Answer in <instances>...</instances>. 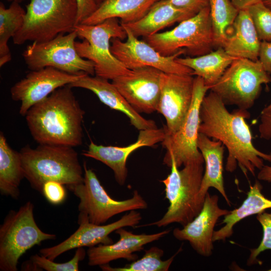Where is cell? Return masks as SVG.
I'll return each mask as SVG.
<instances>
[{
	"label": "cell",
	"mask_w": 271,
	"mask_h": 271,
	"mask_svg": "<svg viewBox=\"0 0 271 271\" xmlns=\"http://www.w3.org/2000/svg\"><path fill=\"white\" fill-rule=\"evenodd\" d=\"M247 110L237 108L229 112L221 98L210 90L206 94L200 109L199 131L213 140L220 141L228 151L225 170L232 173L237 166L247 176H255L264 161L271 162V154L262 152L253 145L252 136L245 119Z\"/></svg>",
	"instance_id": "obj_1"
},
{
	"label": "cell",
	"mask_w": 271,
	"mask_h": 271,
	"mask_svg": "<svg viewBox=\"0 0 271 271\" xmlns=\"http://www.w3.org/2000/svg\"><path fill=\"white\" fill-rule=\"evenodd\" d=\"M85 114L69 85L33 105L25 116L30 133L39 145L75 147L82 143Z\"/></svg>",
	"instance_id": "obj_2"
},
{
	"label": "cell",
	"mask_w": 271,
	"mask_h": 271,
	"mask_svg": "<svg viewBox=\"0 0 271 271\" xmlns=\"http://www.w3.org/2000/svg\"><path fill=\"white\" fill-rule=\"evenodd\" d=\"M74 147L39 145L22 148L21 154L25 178L32 187L42 192L44 184L58 182L67 187L83 182L82 167Z\"/></svg>",
	"instance_id": "obj_3"
},
{
	"label": "cell",
	"mask_w": 271,
	"mask_h": 271,
	"mask_svg": "<svg viewBox=\"0 0 271 271\" xmlns=\"http://www.w3.org/2000/svg\"><path fill=\"white\" fill-rule=\"evenodd\" d=\"M204 164L190 163L179 170L172 159L170 174L161 181L165 186V197L169 202L167 211L160 220L141 226L161 227L174 223L184 226L191 222L201 211L205 200L199 195Z\"/></svg>",
	"instance_id": "obj_4"
},
{
	"label": "cell",
	"mask_w": 271,
	"mask_h": 271,
	"mask_svg": "<svg viewBox=\"0 0 271 271\" xmlns=\"http://www.w3.org/2000/svg\"><path fill=\"white\" fill-rule=\"evenodd\" d=\"M23 26L13 38L15 44L44 42L74 30L77 0H30Z\"/></svg>",
	"instance_id": "obj_5"
},
{
	"label": "cell",
	"mask_w": 271,
	"mask_h": 271,
	"mask_svg": "<svg viewBox=\"0 0 271 271\" xmlns=\"http://www.w3.org/2000/svg\"><path fill=\"white\" fill-rule=\"evenodd\" d=\"M74 30L83 40L75 42L76 51L80 57L94 63L95 76L112 80L130 71L110 50L112 38L123 40L127 36L118 19L110 18L94 25L79 24Z\"/></svg>",
	"instance_id": "obj_6"
},
{
	"label": "cell",
	"mask_w": 271,
	"mask_h": 271,
	"mask_svg": "<svg viewBox=\"0 0 271 271\" xmlns=\"http://www.w3.org/2000/svg\"><path fill=\"white\" fill-rule=\"evenodd\" d=\"M33 204L28 201L18 211L11 210L0 227V270L17 271L20 258L28 250L56 235L43 231L34 216Z\"/></svg>",
	"instance_id": "obj_7"
},
{
	"label": "cell",
	"mask_w": 271,
	"mask_h": 271,
	"mask_svg": "<svg viewBox=\"0 0 271 271\" xmlns=\"http://www.w3.org/2000/svg\"><path fill=\"white\" fill-rule=\"evenodd\" d=\"M83 170V182L68 187L80 200L78 223L88 221L101 225L117 214L148 208L147 202L137 190L129 199L121 201L112 199L85 163Z\"/></svg>",
	"instance_id": "obj_8"
},
{
	"label": "cell",
	"mask_w": 271,
	"mask_h": 271,
	"mask_svg": "<svg viewBox=\"0 0 271 271\" xmlns=\"http://www.w3.org/2000/svg\"><path fill=\"white\" fill-rule=\"evenodd\" d=\"M271 83V76L258 60L236 58L218 81L210 87L225 105L247 110L252 107L263 84Z\"/></svg>",
	"instance_id": "obj_9"
},
{
	"label": "cell",
	"mask_w": 271,
	"mask_h": 271,
	"mask_svg": "<svg viewBox=\"0 0 271 271\" xmlns=\"http://www.w3.org/2000/svg\"><path fill=\"white\" fill-rule=\"evenodd\" d=\"M145 38L147 43L165 56L182 50L192 57L208 53L214 47L209 6L173 29Z\"/></svg>",
	"instance_id": "obj_10"
},
{
	"label": "cell",
	"mask_w": 271,
	"mask_h": 271,
	"mask_svg": "<svg viewBox=\"0 0 271 271\" xmlns=\"http://www.w3.org/2000/svg\"><path fill=\"white\" fill-rule=\"evenodd\" d=\"M76 31L61 34L48 41L33 42L22 54L28 68L36 70L51 67L72 74L95 75L94 63L80 57L75 46Z\"/></svg>",
	"instance_id": "obj_11"
},
{
	"label": "cell",
	"mask_w": 271,
	"mask_h": 271,
	"mask_svg": "<svg viewBox=\"0 0 271 271\" xmlns=\"http://www.w3.org/2000/svg\"><path fill=\"white\" fill-rule=\"evenodd\" d=\"M208 90L209 87L205 85L202 78L199 76L194 78L192 101L186 117L177 131L170 134L166 133L165 138L162 142L167 150L163 163L168 167L172 159L178 168L194 162L204 163L197 147V140L200 124V106Z\"/></svg>",
	"instance_id": "obj_12"
},
{
	"label": "cell",
	"mask_w": 271,
	"mask_h": 271,
	"mask_svg": "<svg viewBox=\"0 0 271 271\" xmlns=\"http://www.w3.org/2000/svg\"><path fill=\"white\" fill-rule=\"evenodd\" d=\"M122 26L127 35L126 40L124 42L118 38H112L110 50L126 68L133 70L152 67L165 73L193 75L192 69L176 61L177 58L185 54L183 50L171 56L162 55L146 41L139 40L128 28Z\"/></svg>",
	"instance_id": "obj_13"
},
{
	"label": "cell",
	"mask_w": 271,
	"mask_h": 271,
	"mask_svg": "<svg viewBox=\"0 0 271 271\" xmlns=\"http://www.w3.org/2000/svg\"><path fill=\"white\" fill-rule=\"evenodd\" d=\"M163 72L152 67L133 70L112 80L128 103L138 112L157 111Z\"/></svg>",
	"instance_id": "obj_14"
},
{
	"label": "cell",
	"mask_w": 271,
	"mask_h": 271,
	"mask_svg": "<svg viewBox=\"0 0 271 271\" xmlns=\"http://www.w3.org/2000/svg\"><path fill=\"white\" fill-rule=\"evenodd\" d=\"M85 73L72 74L51 67L32 70L12 87L11 97L21 102L19 113L25 116L33 105L56 89L77 81Z\"/></svg>",
	"instance_id": "obj_15"
},
{
	"label": "cell",
	"mask_w": 271,
	"mask_h": 271,
	"mask_svg": "<svg viewBox=\"0 0 271 271\" xmlns=\"http://www.w3.org/2000/svg\"><path fill=\"white\" fill-rule=\"evenodd\" d=\"M194 78L192 75L163 73L157 111L165 117L166 133L178 130L190 108Z\"/></svg>",
	"instance_id": "obj_16"
},
{
	"label": "cell",
	"mask_w": 271,
	"mask_h": 271,
	"mask_svg": "<svg viewBox=\"0 0 271 271\" xmlns=\"http://www.w3.org/2000/svg\"><path fill=\"white\" fill-rule=\"evenodd\" d=\"M142 217L136 210L130 211L118 220L107 225H98L88 221L78 223L77 230L61 243L40 250L41 255L54 260L61 254L74 248L93 247L99 244L108 245L113 243L109 235L121 227H136Z\"/></svg>",
	"instance_id": "obj_17"
},
{
	"label": "cell",
	"mask_w": 271,
	"mask_h": 271,
	"mask_svg": "<svg viewBox=\"0 0 271 271\" xmlns=\"http://www.w3.org/2000/svg\"><path fill=\"white\" fill-rule=\"evenodd\" d=\"M218 200L217 195H211L208 192L200 213L182 228H175L173 231L176 239L188 241L198 254L204 257L212 254V238L218 219L229 212L219 207Z\"/></svg>",
	"instance_id": "obj_18"
},
{
	"label": "cell",
	"mask_w": 271,
	"mask_h": 271,
	"mask_svg": "<svg viewBox=\"0 0 271 271\" xmlns=\"http://www.w3.org/2000/svg\"><path fill=\"white\" fill-rule=\"evenodd\" d=\"M166 137L164 128H151L140 130L137 141L126 147L97 145L91 141L88 150L82 154L99 161L113 172L116 181L123 185L127 176L126 161L135 150L143 147H152L162 142Z\"/></svg>",
	"instance_id": "obj_19"
},
{
	"label": "cell",
	"mask_w": 271,
	"mask_h": 271,
	"mask_svg": "<svg viewBox=\"0 0 271 271\" xmlns=\"http://www.w3.org/2000/svg\"><path fill=\"white\" fill-rule=\"evenodd\" d=\"M170 231V229H167L150 234H136L123 227L119 228L114 231L119 236L116 242L108 245L99 244L89 248L87 251L88 265L100 266L119 258L134 261L138 259L134 252L142 250L146 244L159 240Z\"/></svg>",
	"instance_id": "obj_20"
},
{
	"label": "cell",
	"mask_w": 271,
	"mask_h": 271,
	"mask_svg": "<svg viewBox=\"0 0 271 271\" xmlns=\"http://www.w3.org/2000/svg\"><path fill=\"white\" fill-rule=\"evenodd\" d=\"M69 85L72 88H82L92 91L103 103L124 113L130 123L139 130L157 128L153 120L142 116L107 79L85 73L78 80Z\"/></svg>",
	"instance_id": "obj_21"
},
{
	"label": "cell",
	"mask_w": 271,
	"mask_h": 271,
	"mask_svg": "<svg viewBox=\"0 0 271 271\" xmlns=\"http://www.w3.org/2000/svg\"><path fill=\"white\" fill-rule=\"evenodd\" d=\"M197 147L203 156L205 164L199 191L200 196L205 199L209 189L213 187L220 193L230 206L223 177L224 145L219 141L211 140L204 134L199 133Z\"/></svg>",
	"instance_id": "obj_22"
},
{
	"label": "cell",
	"mask_w": 271,
	"mask_h": 271,
	"mask_svg": "<svg viewBox=\"0 0 271 271\" xmlns=\"http://www.w3.org/2000/svg\"><path fill=\"white\" fill-rule=\"evenodd\" d=\"M260 43L248 11L239 10L223 47L224 50L235 58L257 61Z\"/></svg>",
	"instance_id": "obj_23"
},
{
	"label": "cell",
	"mask_w": 271,
	"mask_h": 271,
	"mask_svg": "<svg viewBox=\"0 0 271 271\" xmlns=\"http://www.w3.org/2000/svg\"><path fill=\"white\" fill-rule=\"evenodd\" d=\"M188 19L186 13L173 6L168 0H159L138 21L120 24L136 37L151 36L175 23Z\"/></svg>",
	"instance_id": "obj_24"
},
{
	"label": "cell",
	"mask_w": 271,
	"mask_h": 271,
	"mask_svg": "<svg viewBox=\"0 0 271 271\" xmlns=\"http://www.w3.org/2000/svg\"><path fill=\"white\" fill-rule=\"evenodd\" d=\"M159 0H104L81 24L94 25L110 18H119L120 23L136 22L143 17Z\"/></svg>",
	"instance_id": "obj_25"
},
{
	"label": "cell",
	"mask_w": 271,
	"mask_h": 271,
	"mask_svg": "<svg viewBox=\"0 0 271 271\" xmlns=\"http://www.w3.org/2000/svg\"><path fill=\"white\" fill-rule=\"evenodd\" d=\"M262 186L258 179L253 185H249L247 197L238 208L229 211L225 215L221 224L224 226L214 230L213 242L225 241L233 233V227L238 222L248 216L257 215L268 209H271V199L267 198L262 193Z\"/></svg>",
	"instance_id": "obj_26"
},
{
	"label": "cell",
	"mask_w": 271,
	"mask_h": 271,
	"mask_svg": "<svg viewBox=\"0 0 271 271\" xmlns=\"http://www.w3.org/2000/svg\"><path fill=\"white\" fill-rule=\"evenodd\" d=\"M236 58L227 53L223 47H218L214 51L197 57L176 58L179 63L193 71L192 75L203 79L210 87L215 84L226 69Z\"/></svg>",
	"instance_id": "obj_27"
},
{
	"label": "cell",
	"mask_w": 271,
	"mask_h": 271,
	"mask_svg": "<svg viewBox=\"0 0 271 271\" xmlns=\"http://www.w3.org/2000/svg\"><path fill=\"white\" fill-rule=\"evenodd\" d=\"M25 178L20 152L11 148L7 139L0 134V191L2 195L18 199L19 186Z\"/></svg>",
	"instance_id": "obj_28"
},
{
	"label": "cell",
	"mask_w": 271,
	"mask_h": 271,
	"mask_svg": "<svg viewBox=\"0 0 271 271\" xmlns=\"http://www.w3.org/2000/svg\"><path fill=\"white\" fill-rule=\"evenodd\" d=\"M26 11L19 3L12 2L6 8L0 3V66L11 60L12 56L8 45L23 25Z\"/></svg>",
	"instance_id": "obj_29"
},
{
	"label": "cell",
	"mask_w": 271,
	"mask_h": 271,
	"mask_svg": "<svg viewBox=\"0 0 271 271\" xmlns=\"http://www.w3.org/2000/svg\"><path fill=\"white\" fill-rule=\"evenodd\" d=\"M214 47H223L239 10L231 0H209Z\"/></svg>",
	"instance_id": "obj_30"
},
{
	"label": "cell",
	"mask_w": 271,
	"mask_h": 271,
	"mask_svg": "<svg viewBox=\"0 0 271 271\" xmlns=\"http://www.w3.org/2000/svg\"><path fill=\"white\" fill-rule=\"evenodd\" d=\"M181 247L176 253L167 260L161 259L164 250L153 246L145 251L140 259L131 261L123 267H113L108 264L100 266L103 271H168L177 254L181 250Z\"/></svg>",
	"instance_id": "obj_31"
},
{
	"label": "cell",
	"mask_w": 271,
	"mask_h": 271,
	"mask_svg": "<svg viewBox=\"0 0 271 271\" xmlns=\"http://www.w3.org/2000/svg\"><path fill=\"white\" fill-rule=\"evenodd\" d=\"M261 41H271V9L262 1L246 9Z\"/></svg>",
	"instance_id": "obj_32"
},
{
	"label": "cell",
	"mask_w": 271,
	"mask_h": 271,
	"mask_svg": "<svg viewBox=\"0 0 271 271\" xmlns=\"http://www.w3.org/2000/svg\"><path fill=\"white\" fill-rule=\"evenodd\" d=\"M85 255V250L83 247H78L73 258L66 262L57 263L43 255L38 254L32 256L31 261L38 270L42 269L47 271H78L79 262L84 259Z\"/></svg>",
	"instance_id": "obj_33"
},
{
	"label": "cell",
	"mask_w": 271,
	"mask_h": 271,
	"mask_svg": "<svg viewBox=\"0 0 271 271\" xmlns=\"http://www.w3.org/2000/svg\"><path fill=\"white\" fill-rule=\"evenodd\" d=\"M256 218L262 227V237L258 246L250 249L247 265L260 264L258 256L264 251L271 250V211L267 212L264 211L256 215Z\"/></svg>",
	"instance_id": "obj_34"
},
{
	"label": "cell",
	"mask_w": 271,
	"mask_h": 271,
	"mask_svg": "<svg viewBox=\"0 0 271 271\" xmlns=\"http://www.w3.org/2000/svg\"><path fill=\"white\" fill-rule=\"evenodd\" d=\"M63 185L57 181H48L43 185L42 194L50 203L59 204L66 198V193Z\"/></svg>",
	"instance_id": "obj_35"
},
{
	"label": "cell",
	"mask_w": 271,
	"mask_h": 271,
	"mask_svg": "<svg viewBox=\"0 0 271 271\" xmlns=\"http://www.w3.org/2000/svg\"><path fill=\"white\" fill-rule=\"evenodd\" d=\"M175 7L185 12L188 18L209 6V0H168Z\"/></svg>",
	"instance_id": "obj_36"
},
{
	"label": "cell",
	"mask_w": 271,
	"mask_h": 271,
	"mask_svg": "<svg viewBox=\"0 0 271 271\" xmlns=\"http://www.w3.org/2000/svg\"><path fill=\"white\" fill-rule=\"evenodd\" d=\"M78 13L76 25L81 24L90 16L97 8L98 6L93 0H77Z\"/></svg>",
	"instance_id": "obj_37"
},
{
	"label": "cell",
	"mask_w": 271,
	"mask_h": 271,
	"mask_svg": "<svg viewBox=\"0 0 271 271\" xmlns=\"http://www.w3.org/2000/svg\"><path fill=\"white\" fill-rule=\"evenodd\" d=\"M258 60L264 70L269 74H271V41L261 42Z\"/></svg>",
	"instance_id": "obj_38"
},
{
	"label": "cell",
	"mask_w": 271,
	"mask_h": 271,
	"mask_svg": "<svg viewBox=\"0 0 271 271\" xmlns=\"http://www.w3.org/2000/svg\"><path fill=\"white\" fill-rule=\"evenodd\" d=\"M258 132L260 138L271 139V113H260Z\"/></svg>",
	"instance_id": "obj_39"
},
{
	"label": "cell",
	"mask_w": 271,
	"mask_h": 271,
	"mask_svg": "<svg viewBox=\"0 0 271 271\" xmlns=\"http://www.w3.org/2000/svg\"><path fill=\"white\" fill-rule=\"evenodd\" d=\"M257 178L259 181L271 183V166L264 165L259 170Z\"/></svg>",
	"instance_id": "obj_40"
},
{
	"label": "cell",
	"mask_w": 271,
	"mask_h": 271,
	"mask_svg": "<svg viewBox=\"0 0 271 271\" xmlns=\"http://www.w3.org/2000/svg\"><path fill=\"white\" fill-rule=\"evenodd\" d=\"M234 6L239 10L246 9L249 6L262 0H231Z\"/></svg>",
	"instance_id": "obj_41"
},
{
	"label": "cell",
	"mask_w": 271,
	"mask_h": 271,
	"mask_svg": "<svg viewBox=\"0 0 271 271\" xmlns=\"http://www.w3.org/2000/svg\"><path fill=\"white\" fill-rule=\"evenodd\" d=\"M261 113H271V103L265 106L261 111Z\"/></svg>",
	"instance_id": "obj_42"
},
{
	"label": "cell",
	"mask_w": 271,
	"mask_h": 271,
	"mask_svg": "<svg viewBox=\"0 0 271 271\" xmlns=\"http://www.w3.org/2000/svg\"><path fill=\"white\" fill-rule=\"evenodd\" d=\"M262 2L264 5L271 9V0H262Z\"/></svg>",
	"instance_id": "obj_43"
},
{
	"label": "cell",
	"mask_w": 271,
	"mask_h": 271,
	"mask_svg": "<svg viewBox=\"0 0 271 271\" xmlns=\"http://www.w3.org/2000/svg\"><path fill=\"white\" fill-rule=\"evenodd\" d=\"M93 2L99 6L104 0H93Z\"/></svg>",
	"instance_id": "obj_44"
},
{
	"label": "cell",
	"mask_w": 271,
	"mask_h": 271,
	"mask_svg": "<svg viewBox=\"0 0 271 271\" xmlns=\"http://www.w3.org/2000/svg\"><path fill=\"white\" fill-rule=\"evenodd\" d=\"M8 1L12 2H16V3H18L20 4V3L23 2L25 0H8Z\"/></svg>",
	"instance_id": "obj_45"
},
{
	"label": "cell",
	"mask_w": 271,
	"mask_h": 271,
	"mask_svg": "<svg viewBox=\"0 0 271 271\" xmlns=\"http://www.w3.org/2000/svg\"><path fill=\"white\" fill-rule=\"evenodd\" d=\"M268 270H270V271H271V268H270V269H269Z\"/></svg>",
	"instance_id": "obj_46"
}]
</instances>
